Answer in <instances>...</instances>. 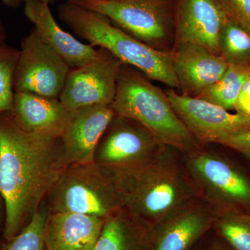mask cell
Returning <instances> with one entry per match:
<instances>
[{"label":"cell","mask_w":250,"mask_h":250,"mask_svg":"<svg viewBox=\"0 0 250 250\" xmlns=\"http://www.w3.org/2000/svg\"><path fill=\"white\" fill-rule=\"evenodd\" d=\"M65 168L60 138L26 131L11 111L0 114V194L4 205L5 241L12 239L29 223Z\"/></svg>","instance_id":"6da1fadb"},{"label":"cell","mask_w":250,"mask_h":250,"mask_svg":"<svg viewBox=\"0 0 250 250\" xmlns=\"http://www.w3.org/2000/svg\"><path fill=\"white\" fill-rule=\"evenodd\" d=\"M173 149L164 146L143 165L115 170L124 208L154 228L200 199Z\"/></svg>","instance_id":"7a4b0ae2"},{"label":"cell","mask_w":250,"mask_h":250,"mask_svg":"<svg viewBox=\"0 0 250 250\" xmlns=\"http://www.w3.org/2000/svg\"><path fill=\"white\" fill-rule=\"evenodd\" d=\"M61 21L94 47L106 49L149 80L180 90L171 52L152 48L116 27L106 16L70 0L59 6Z\"/></svg>","instance_id":"3957f363"},{"label":"cell","mask_w":250,"mask_h":250,"mask_svg":"<svg viewBox=\"0 0 250 250\" xmlns=\"http://www.w3.org/2000/svg\"><path fill=\"white\" fill-rule=\"evenodd\" d=\"M134 67L121 64L114 100L110 105L117 116L137 122L161 143L187 153L201 146L181 121L166 93Z\"/></svg>","instance_id":"277c9868"},{"label":"cell","mask_w":250,"mask_h":250,"mask_svg":"<svg viewBox=\"0 0 250 250\" xmlns=\"http://www.w3.org/2000/svg\"><path fill=\"white\" fill-rule=\"evenodd\" d=\"M48 213L106 218L125 206L116 171L93 162L67 166L49 192Z\"/></svg>","instance_id":"5b68a950"},{"label":"cell","mask_w":250,"mask_h":250,"mask_svg":"<svg viewBox=\"0 0 250 250\" xmlns=\"http://www.w3.org/2000/svg\"><path fill=\"white\" fill-rule=\"evenodd\" d=\"M184 169L199 198L215 215L250 214V175L233 161L200 149L186 154Z\"/></svg>","instance_id":"8992f818"},{"label":"cell","mask_w":250,"mask_h":250,"mask_svg":"<svg viewBox=\"0 0 250 250\" xmlns=\"http://www.w3.org/2000/svg\"><path fill=\"white\" fill-rule=\"evenodd\" d=\"M106 16L116 27L162 52L175 43V10L172 0H70Z\"/></svg>","instance_id":"52a82bcc"},{"label":"cell","mask_w":250,"mask_h":250,"mask_svg":"<svg viewBox=\"0 0 250 250\" xmlns=\"http://www.w3.org/2000/svg\"><path fill=\"white\" fill-rule=\"evenodd\" d=\"M71 67L41 39L35 29L22 41L15 70V92L59 99Z\"/></svg>","instance_id":"ba28073f"},{"label":"cell","mask_w":250,"mask_h":250,"mask_svg":"<svg viewBox=\"0 0 250 250\" xmlns=\"http://www.w3.org/2000/svg\"><path fill=\"white\" fill-rule=\"evenodd\" d=\"M164 146L137 122L116 115L97 146L94 161L111 170H128L148 162Z\"/></svg>","instance_id":"9c48e42d"},{"label":"cell","mask_w":250,"mask_h":250,"mask_svg":"<svg viewBox=\"0 0 250 250\" xmlns=\"http://www.w3.org/2000/svg\"><path fill=\"white\" fill-rule=\"evenodd\" d=\"M177 116L200 146L220 144L234 135L250 130V117L193 97L180 95L170 88L166 92Z\"/></svg>","instance_id":"30bf717a"},{"label":"cell","mask_w":250,"mask_h":250,"mask_svg":"<svg viewBox=\"0 0 250 250\" xmlns=\"http://www.w3.org/2000/svg\"><path fill=\"white\" fill-rule=\"evenodd\" d=\"M86 65L71 68L59 100L70 111L92 105H110L114 100L122 62L104 49Z\"/></svg>","instance_id":"8fae6325"},{"label":"cell","mask_w":250,"mask_h":250,"mask_svg":"<svg viewBox=\"0 0 250 250\" xmlns=\"http://www.w3.org/2000/svg\"><path fill=\"white\" fill-rule=\"evenodd\" d=\"M115 116L108 105H92L72 111L60 136L65 167L95 162L97 146Z\"/></svg>","instance_id":"7c38bea8"},{"label":"cell","mask_w":250,"mask_h":250,"mask_svg":"<svg viewBox=\"0 0 250 250\" xmlns=\"http://www.w3.org/2000/svg\"><path fill=\"white\" fill-rule=\"evenodd\" d=\"M175 43L197 44L219 53L227 16L218 0H175Z\"/></svg>","instance_id":"4fadbf2b"},{"label":"cell","mask_w":250,"mask_h":250,"mask_svg":"<svg viewBox=\"0 0 250 250\" xmlns=\"http://www.w3.org/2000/svg\"><path fill=\"white\" fill-rule=\"evenodd\" d=\"M171 54L182 95L193 98L216 83L229 66L220 54L190 42L174 45Z\"/></svg>","instance_id":"5bb4252c"},{"label":"cell","mask_w":250,"mask_h":250,"mask_svg":"<svg viewBox=\"0 0 250 250\" xmlns=\"http://www.w3.org/2000/svg\"><path fill=\"white\" fill-rule=\"evenodd\" d=\"M209 207L192 202L154 228L153 250H191L213 229Z\"/></svg>","instance_id":"9a60e30c"},{"label":"cell","mask_w":250,"mask_h":250,"mask_svg":"<svg viewBox=\"0 0 250 250\" xmlns=\"http://www.w3.org/2000/svg\"><path fill=\"white\" fill-rule=\"evenodd\" d=\"M24 14L34 25L41 39L71 68L86 65L95 60L102 52L90 44H84L64 31L54 18L49 4L39 0H24Z\"/></svg>","instance_id":"2e32d148"},{"label":"cell","mask_w":250,"mask_h":250,"mask_svg":"<svg viewBox=\"0 0 250 250\" xmlns=\"http://www.w3.org/2000/svg\"><path fill=\"white\" fill-rule=\"evenodd\" d=\"M105 218L70 213H48L44 233L45 250H93Z\"/></svg>","instance_id":"e0dca14e"},{"label":"cell","mask_w":250,"mask_h":250,"mask_svg":"<svg viewBox=\"0 0 250 250\" xmlns=\"http://www.w3.org/2000/svg\"><path fill=\"white\" fill-rule=\"evenodd\" d=\"M11 112L26 131L57 138H60L72 113L59 99L26 92H15Z\"/></svg>","instance_id":"ac0fdd59"},{"label":"cell","mask_w":250,"mask_h":250,"mask_svg":"<svg viewBox=\"0 0 250 250\" xmlns=\"http://www.w3.org/2000/svg\"><path fill=\"white\" fill-rule=\"evenodd\" d=\"M154 228L123 207L105 218L93 250H153Z\"/></svg>","instance_id":"d6986e66"},{"label":"cell","mask_w":250,"mask_h":250,"mask_svg":"<svg viewBox=\"0 0 250 250\" xmlns=\"http://www.w3.org/2000/svg\"><path fill=\"white\" fill-rule=\"evenodd\" d=\"M250 76V65L229 64L223 77L196 98L228 111L234 110L243 85Z\"/></svg>","instance_id":"ffe728a7"},{"label":"cell","mask_w":250,"mask_h":250,"mask_svg":"<svg viewBox=\"0 0 250 250\" xmlns=\"http://www.w3.org/2000/svg\"><path fill=\"white\" fill-rule=\"evenodd\" d=\"M213 229L233 250H250V214L226 212L215 215Z\"/></svg>","instance_id":"44dd1931"},{"label":"cell","mask_w":250,"mask_h":250,"mask_svg":"<svg viewBox=\"0 0 250 250\" xmlns=\"http://www.w3.org/2000/svg\"><path fill=\"white\" fill-rule=\"evenodd\" d=\"M219 53L229 64L250 65V33L227 18L219 39Z\"/></svg>","instance_id":"7402d4cb"},{"label":"cell","mask_w":250,"mask_h":250,"mask_svg":"<svg viewBox=\"0 0 250 250\" xmlns=\"http://www.w3.org/2000/svg\"><path fill=\"white\" fill-rule=\"evenodd\" d=\"M48 211L39 210L22 231L1 243L0 250H45L44 233Z\"/></svg>","instance_id":"603a6c76"},{"label":"cell","mask_w":250,"mask_h":250,"mask_svg":"<svg viewBox=\"0 0 250 250\" xmlns=\"http://www.w3.org/2000/svg\"><path fill=\"white\" fill-rule=\"evenodd\" d=\"M19 50L0 45V114L11 111L14 106V80Z\"/></svg>","instance_id":"cb8c5ba5"},{"label":"cell","mask_w":250,"mask_h":250,"mask_svg":"<svg viewBox=\"0 0 250 250\" xmlns=\"http://www.w3.org/2000/svg\"><path fill=\"white\" fill-rule=\"evenodd\" d=\"M227 16L250 33V0H218Z\"/></svg>","instance_id":"d4e9b609"},{"label":"cell","mask_w":250,"mask_h":250,"mask_svg":"<svg viewBox=\"0 0 250 250\" xmlns=\"http://www.w3.org/2000/svg\"><path fill=\"white\" fill-rule=\"evenodd\" d=\"M220 145L234 149L243 154L250 164V130L225 140Z\"/></svg>","instance_id":"484cf974"},{"label":"cell","mask_w":250,"mask_h":250,"mask_svg":"<svg viewBox=\"0 0 250 250\" xmlns=\"http://www.w3.org/2000/svg\"><path fill=\"white\" fill-rule=\"evenodd\" d=\"M234 110L237 113L250 117V76L243 85Z\"/></svg>","instance_id":"4316f807"},{"label":"cell","mask_w":250,"mask_h":250,"mask_svg":"<svg viewBox=\"0 0 250 250\" xmlns=\"http://www.w3.org/2000/svg\"><path fill=\"white\" fill-rule=\"evenodd\" d=\"M205 246L207 250H233L216 234L211 237Z\"/></svg>","instance_id":"83f0119b"},{"label":"cell","mask_w":250,"mask_h":250,"mask_svg":"<svg viewBox=\"0 0 250 250\" xmlns=\"http://www.w3.org/2000/svg\"><path fill=\"white\" fill-rule=\"evenodd\" d=\"M5 4L8 6H16L21 4V2H24V0H1ZM39 1H42V2L47 3V4H50L54 0H39Z\"/></svg>","instance_id":"f1b7e54d"},{"label":"cell","mask_w":250,"mask_h":250,"mask_svg":"<svg viewBox=\"0 0 250 250\" xmlns=\"http://www.w3.org/2000/svg\"><path fill=\"white\" fill-rule=\"evenodd\" d=\"M5 43V31L4 27L0 21V45Z\"/></svg>","instance_id":"f546056e"},{"label":"cell","mask_w":250,"mask_h":250,"mask_svg":"<svg viewBox=\"0 0 250 250\" xmlns=\"http://www.w3.org/2000/svg\"><path fill=\"white\" fill-rule=\"evenodd\" d=\"M204 240V239H203ZM203 240H202L200 243H197L196 246L194 247L191 250H207V248H206V246H202V243L203 241Z\"/></svg>","instance_id":"4dcf8cb0"},{"label":"cell","mask_w":250,"mask_h":250,"mask_svg":"<svg viewBox=\"0 0 250 250\" xmlns=\"http://www.w3.org/2000/svg\"><path fill=\"white\" fill-rule=\"evenodd\" d=\"M3 206H4V202H3L2 197L1 196V194H0V220H1V215H2V208Z\"/></svg>","instance_id":"1f68e13d"}]
</instances>
